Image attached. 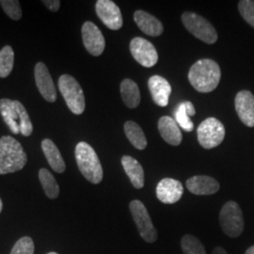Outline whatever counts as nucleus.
I'll return each mask as SVG.
<instances>
[{"label":"nucleus","instance_id":"obj_1","mask_svg":"<svg viewBox=\"0 0 254 254\" xmlns=\"http://www.w3.org/2000/svg\"><path fill=\"white\" fill-rule=\"evenodd\" d=\"M221 71L215 61L202 59L191 66L189 80L192 87L199 92L207 93L217 89L220 81Z\"/></svg>","mask_w":254,"mask_h":254},{"label":"nucleus","instance_id":"obj_2","mask_svg":"<svg viewBox=\"0 0 254 254\" xmlns=\"http://www.w3.org/2000/svg\"><path fill=\"white\" fill-rule=\"evenodd\" d=\"M27 162V154L18 140L9 136L0 138V174L16 173Z\"/></svg>","mask_w":254,"mask_h":254},{"label":"nucleus","instance_id":"obj_3","mask_svg":"<svg viewBox=\"0 0 254 254\" xmlns=\"http://www.w3.org/2000/svg\"><path fill=\"white\" fill-rule=\"evenodd\" d=\"M75 159L82 175L91 184L97 185L103 180V168L94 149L89 143L80 141L75 147Z\"/></svg>","mask_w":254,"mask_h":254},{"label":"nucleus","instance_id":"obj_4","mask_svg":"<svg viewBox=\"0 0 254 254\" xmlns=\"http://www.w3.org/2000/svg\"><path fill=\"white\" fill-rule=\"evenodd\" d=\"M59 88L69 109L75 115L85 110V96L80 84L70 74H63L59 79Z\"/></svg>","mask_w":254,"mask_h":254},{"label":"nucleus","instance_id":"obj_5","mask_svg":"<svg viewBox=\"0 0 254 254\" xmlns=\"http://www.w3.org/2000/svg\"><path fill=\"white\" fill-rule=\"evenodd\" d=\"M219 224L229 237L236 238L241 236L244 231V218L238 203L230 200L223 205L219 213Z\"/></svg>","mask_w":254,"mask_h":254},{"label":"nucleus","instance_id":"obj_6","mask_svg":"<svg viewBox=\"0 0 254 254\" xmlns=\"http://www.w3.org/2000/svg\"><path fill=\"white\" fill-rule=\"evenodd\" d=\"M182 22L193 36L198 38L205 44L213 45L218 41V33L215 27L200 14L186 11L182 14Z\"/></svg>","mask_w":254,"mask_h":254},{"label":"nucleus","instance_id":"obj_7","mask_svg":"<svg viewBox=\"0 0 254 254\" xmlns=\"http://www.w3.org/2000/svg\"><path fill=\"white\" fill-rule=\"evenodd\" d=\"M198 140L204 149L218 147L225 137V127L222 123L214 117L205 119L197 129Z\"/></svg>","mask_w":254,"mask_h":254},{"label":"nucleus","instance_id":"obj_8","mask_svg":"<svg viewBox=\"0 0 254 254\" xmlns=\"http://www.w3.org/2000/svg\"><path fill=\"white\" fill-rule=\"evenodd\" d=\"M129 208L140 236L148 243H154L157 240V231L148 213L145 205L140 200H132Z\"/></svg>","mask_w":254,"mask_h":254},{"label":"nucleus","instance_id":"obj_9","mask_svg":"<svg viewBox=\"0 0 254 254\" xmlns=\"http://www.w3.org/2000/svg\"><path fill=\"white\" fill-rule=\"evenodd\" d=\"M130 51L136 62L146 68L153 67L158 62V54L154 45L141 37H136L131 41Z\"/></svg>","mask_w":254,"mask_h":254},{"label":"nucleus","instance_id":"obj_10","mask_svg":"<svg viewBox=\"0 0 254 254\" xmlns=\"http://www.w3.org/2000/svg\"><path fill=\"white\" fill-rule=\"evenodd\" d=\"M83 44L90 54L98 57L102 55L106 47L105 37L94 23L87 21L82 26Z\"/></svg>","mask_w":254,"mask_h":254},{"label":"nucleus","instance_id":"obj_11","mask_svg":"<svg viewBox=\"0 0 254 254\" xmlns=\"http://www.w3.org/2000/svg\"><path fill=\"white\" fill-rule=\"evenodd\" d=\"M95 10L101 21L109 29L118 30L123 27L122 11L113 1L98 0L95 5Z\"/></svg>","mask_w":254,"mask_h":254},{"label":"nucleus","instance_id":"obj_12","mask_svg":"<svg viewBox=\"0 0 254 254\" xmlns=\"http://www.w3.org/2000/svg\"><path fill=\"white\" fill-rule=\"evenodd\" d=\"M34 75L37 88L42 94V96L47 102L54 103L55 101L57 100V91L55 88L54 82L52 80V77L46 64L38 63L35 65Z\"/></svg>","mask_w":254,"mask_h":254},{"label":"nucleus","instance_id":"obj_13","mask_svg":"<svg viewBox=\"0 0 254 254\" xmlns=\"http://www.w3.org/2000/svg\"><path fill=\"white\" fill-rule=\"evenodd\" d=\"M184 188L180 181L173 178H164L156 187V197L161 202L173 204L180 200Z\"/></svg>","mask_w":254,"mask_h":254},{"label":"nucleus","instance_id":"obj_14","mask_svg":"<svg viewBox=\"0 0 254 254\" xmlns=\"http://www.w3.org/2000/svg\"><path fill=\"white\" fill-rule=\"evenodd\" d=\"M235 106L240 121L249 127H254V95L249 91L236 94Z\"/></svg>","mask_w":254,"mask_h":254},{"label":"nucleus","instance_id":"obj_15","mask_svg":"<svg viewBox=\"0 0 254 254\" xmlns=\"http://www.w3.org/2000/svg\"><path fill=\"white\" fill-rule=\"evenodd\" d=\"M148 87L154 103L165 108L169 105V98L172 94V86L167 79L160 75H153L148 81Z\"/></svg>","mask_w":254,"mask_h":254},{"label":"nucleus","instance_id":"obj_16","mask_svg":"<svg viewBox=\"0 0 254 254\" xmlns=\"http://www.w3.org/2000/svg\"><path fill=\"white\" fill-rule=\"evenodd\" d=\"M187 189L195 195H213L217 193L220 186L215 178L206 175H197L186 183Z\"/></svg>","mask_w":254,"mask_h":254},{"label":"nucleus","instance_id":"obj_17","mask_svg":"<svg viewBox=\"0 0 254 254\" xmlns=\"http://www.w3.org/2000/svg\"><path fill=\"white\" fill-rule=\"evenodd\" d=\"M134 20L136 26L147 35L152 37L160 36L164 31L162 23L154 15L144 10H136L134 13Z\"/></svg>","mask_w":254,"mask_h":254},{"label":"nucleus","instance_id":"obj_18","mask_svg":"<svg viewBox=\"0 0 254 254\" xmlns=\"http://www.w3.org/2000/svg\"><path fill=\"white\" fill-rule=\"evenodd\" d=\"M158 130L167 143L173 146L181 144L183 135L174 119L169 116L161 117L158 121Z\"/></svg>","mask_w":254,"mask_h":254},{"label":"nucleus","instance_id":"obj_19","mask_svg":"<svg viewBox=\"0 0 254 254\" xmlns=\"http://www.w3.org/2000/svg\"><path fill=\"white\" fill-rule=\"evenodd\" d=\"M122 164L125 172L129 177L134 188L140 190L144 187V170L139 162L132 156L125 155L122 158Z\"/></svg>","mask_w":254,"mask_h":254},{"label":"nucleus","instance_id":"obj_20","mask_svg":"<svg viewBox=\"0 0 254 254\" xmlns=\"http://www.w3.org/2000/svg\"><path fill=\"white\" fill-rule=\"evenodd\" d=\"M42 149L52 170L56 173H64L66 166H65L64 157L62 156L58 147L56 146L54 142L49 138L44 139L42 141Z\"/></svg>","mask_w":254,"mask_h":254},{"label":"nucleus","instance_id":"obj_21","mask_svg":"<svg viewBox=\"0 0 254 254\" xmlns=\"http://www.w3.org/2000/svg\"><path fill=\"white\" fill-rule=\"evenodd\" d=\"M196 114L193 104L190 101L183 102L177 106L174 111V118L178 126L187 132H191L194 129V124L190 120L191 116Z\"/></svg>","mask_w":254,"mask_h":254},{"label":"nucleus","instance_id":"obj_22","mask_svg":"<svg viewBox=\"0 0 254 254\" xmlns=\"http://www.w3.org/2000/svg\"><path fill=\"white\" fill-rule=\"evenodd\" d=\"M121 95L124 103L129 109H136L140 104V92L138 86L132 79L127 78L121 83Z\"/></svg>","mask_w":254,"mask_h":254},{"label":"nucleus","instance_id":"obj_23","mask_svg":"<svg viewBox=\"0 0 254 254\" xmlns=\"http://www.w3.org/2000/svg\"><path fill=\"white\" fill-rule=\"evenodd\" d=\"M0 113L6 125L9 127L10 131L13 134L20 133V125H19V116L13 101L9 99H1L0 100Z\"/></svg>","mask_w":254,"mask_h":254},{"label":"nucleus","instance_id":"obj_24","mask_svg":"<svg viewBox=\"0 0 254 254\" xmlns=\"http://www.w3.org/2000/svg\"><path fill=\"white\" fill-rule=\"evenodd\" d=\"M125 133L131 144L138 150H144L147 147V139L141 127L135 122L128 121L125 124Z\"/></svg>","mask_w":254,"mask_h":254},{"label":"nucleus","instance_id":"obj_25","mask_svg":"<svg viewBox=\"0 0 254 254\" xmlns=\"http://www.w3.org/2000/svg\"><path fill=\"white\" fill-rule=\"evenodd\" d=\"M39 179L46 196L50 199H57L60 195V187L52 173L46 169H41L39 172Z\"/></svg>","mask_w":254,"mask_h":254},{"label":"nucleus","instance_id":"obj_26","mask_svg":"<svg viewBox=\"0 0 254 254\" xmlns=\"http://www.w3.org/2000/svg\"><path fill=\"white\" fill-rule=\"evenodd\" d=\"M14 64V52L9 46H4L0 51V77L5 78L11 73Z\"/></svg>","mask_w":254,"mask_h":254},{"label":"nucleus","instance_id":"obj_27","mask_svg":"<svg viewBox=\"0 0 254 254\" xmlns=\"http://www.w3.org/2000/svg\"><path fill=\"white\" fill-rule=\"evenodd\" d=\"M14 107L18 113L19 125H20V133L25 136H29L33 132V126L27 113V109L23 106V104L19 101L14 100Z\"/></svg>","mask_w":254,"mask_h":254},{"label":"nucleus","instance_id":"obj_28","mask_svg":"<svg viewBox=\"0 0 254 254\" xmlns=\"http://www.w3.org/2000/svg\"><path fill=\"white\" fill-rule=\"evenodd\" d=\"M182 251L184 254H206L204 246L196 236L186 235L181 240Z\"/></svg>","mask_w":254,"mask_h":254},{"label":"nucleus","instance_id":"obj_29","mask_svg":"<svg viewBox=\"0 0 254 254\" xmlns=\"http://www.w3.org/2000/svg\"><path fill=\"white\" fill-rule=\"evenodd\" d=\"M0 4L9 18L18 21L22 17V9L17 0H1Z\"/></svg>","mask_w":254,"mask_h":254},{"label":"nucleus","instance_id":"obj_30","mask_svg":"<svg viewBox=\"0 0 254 254\" xmlns=\"http://www.w3.org/2000/svg\"><path fill=\"white\" fill-rule=\"evenodd\" d=\"M34 249L33 240L28 236H25L15 243L10 254H34Z\"/></svg>","mask_w":254,"mask_h":254},{"label":"nucleus","instance_id":"obj_31","mask_svg":"<svg viewBox=\"0 0 254 254\" xmlns=\"http://www.w3.org/2000/svg\"><path fill=\"white\" fill-rule=\"evenodd\" d=\"M238 9L241 16L248 24L254 27V1L241 0L238 3Z\"/></svg>","mask_w":254,"mask_h":254},{"label":"nucleus","instance_id":"obj_32","mask_svg":"<svg viewBox=\"0 0 254 254\" xmlns=\"http://www.w3.org/2000/svg\"><path fill=\"white\" fill-rule=\"evenodd\" d=\"M43 3L45 4L47 9H50L51 11H58L61 8V1L59 0H44Z\"/></svg>","mask_w":254,"mask_h":254},{"label":"nucleus","instance_id":"obj_33","mask_svg":"<svg viewBox=\"0 0 254 254\" xmlns=\"http://www.w3.org/2000/svg\"><path fill=\"white\" fill-rule=\"evenodd\" d=\"M213 254H228L227 252L221 248V247H217L215 248V250L213 251Z\"/></svg>","mask_w":254,"mask_h":254},{"label":"nucleus","instance_id":"obj_34","mask_svg":"<svg viewBox=\"0 0 254 254\" xmlns=\"http://www.w3.org/2000/svg\"><path fill=\"white\" fill-rule=\"evenodd\" d=\"M245 254H254V246H252L246 251Z\"/></svg>","mask_w":254,"mask_h":254},{"label":"nucleus","instance_id":"obj_35","mask_svg":"<svg viewBox=\"0 0 254 254\" xmlns=\"http://www.w3.org/2000/svg\"><path fill=\"white\" fill-rule=\"evenodd\" d=\"M2 207H3V203H2V200L0 199V213H1V211H2Z\"/></svg>","mask_w":254,"mask_h":254},{"label":"nucleus","instance_id":"obj_36","mask_svg":"<svg viewBox=\"0 0 254 254\" xmlns=\"http://www.w3.org/2000/svg\"><path fill=\"white\" fill-rule=\"evenodd\" d=\"M57 254V253H49V254Z\"/></svg>","mask_w":254,"mask_h":254}]
</instances>
